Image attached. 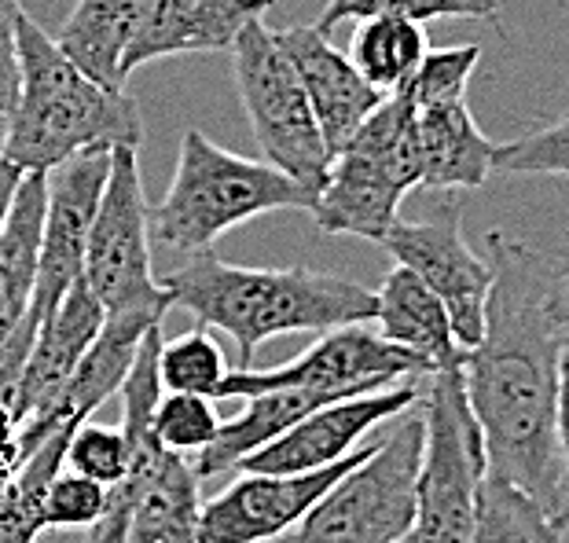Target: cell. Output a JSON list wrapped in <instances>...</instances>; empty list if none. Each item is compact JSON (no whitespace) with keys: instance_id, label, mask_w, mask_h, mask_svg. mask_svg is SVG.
<instances>
[{"instance_id":"cell-3","label":"cell","mask_w":569,"mask_h":543,"mask_svg":"<svg viewBox=\"0 0 569 543\" xmlns=\"http://www.w3.org/2000/svg\"><path fill=\"white\" fill-rule=\"evenodd\" d=\"M140 103L92 81L27 11L19 16V95L8 111L4 159L48 173L84 148H140Z\"/></svg>"},{"instance_id":"cell-30","label":"cell","mask_w":569,"mask_h":543,"mask_svg":"<svg viewBox=\"0 0 569 543\" xmlns=\"http://www.w3.org/2000/svg\"><path fill=\"white\" fill-rule=\"evenodd\" d=\"M103 503H107V489L100 481L59 466L41 496L44 533H52V529H89L103 514Z\"/></svg>"},{"instance_id":"cell-21","label":"cell","mask_w":569,"mask_h":543,"mask_svg":"<svg viewBox=\"0 0 569 543\" xmlns=\"http://www.w3.org/2000/svg\"><path fill=\"white\" fill-rule=\"evenodd\" d=\"M140 11L143 0H78L56 41L92 81L126 89L129 78L122 70V56L140 22Z\"/></svg>"},{"instance_id":"cell-18","label":"cell","mask_w":569,"mask_h":543,"mask_svg":"<svg viewBox=\"0 0 569 543\" xmlns=\"http://www.w3.org/2000/svg\"><path fill=\"white\" fill-rule=\"evenodd\" d=\"M371 323H379V334L386 342L416 353L430 371L463 364V345L452 334L445 301L405 264L386 272L382 286L375 291Z\"/></svg>"},{"instance_id":"cell-7","label":"cell","mask_w":569,"mask_h":543,"mask_svg":"<svg viewBox=\"0 0 569 543\" xmlns=\"http://www.w3.org/2000/svg\"><path fill=\"white\" fill-rule=\"evenodd\" d=\"M422 460L416 481V540L467 543L475 525L478 485L486 477L478 422L470 415L459 368H438L422 379Z\"/></svg>"},{"instance_id":"cell-22","label":"cell","mask_w":569,"mask_h":543,"mask_svg":"<svg viewBox=\"0 0 569 543\" xmlns=\"http://www.w3.org/2000/svg\"><path fill=\"white\" fill-rule=\"evenodd\" d=\"M467 543H566V517L551 514L526 489L486 470Z\"/></svg>"},{"instance_id":"cell-29","label":"cell","mask_w":569,"mask_h":543,"mask_svg":"<svg viewBox=\"0 0 569 543\" xmlns=\"http://www.w3.org/2000/svg\"><path fill=\"white\" fill-rule=\"evenodd\" d=\"M63 466L84 474L92 481H100L103 489L118 485L129 470V449H126V433L122 426H103V422L84 419L74 426L63 452Z\"/></svg>"},{"instance_id":"cell-2","label":"cell","mask_w":569,"mask_h":543,"mask_svg":"<svg viewBox=\"0 0 569 543\" xmlns=\"http://www.w3.org/2000/svg\"><path fill=\"white\" fill-rule=\"evenodd\" d=\"M159 283L199 328L232 338L243 364L269 338L323 334L375 316V291L353 280L312 269H247L221 261L213 250L188 253V261Z\"/></svg>"},{"instance_id":"cell-9","label":"cell","mask_w":569,"mask_h":543,"mask_svg":"<svg viewBox=\"0 0 569 543\" xmlns=\"http://www.w3.org/2000/svg\"><path fill=\"white\" fill-rule=\"evenodd\" d=\"M148 207L137 148H111V165H107L81 261V280L100 301L103 316L173 309V298L154 280Z\"/></svg>"},{"instance_id":"cell-17","label":"cell","mask_w":569,"mask_h":543,"mask_svg":"<svg viewBox=\"0 0 569 543\" xmlns=\"http://www.w3.org/2000/svg\"><path fill=\"white\" fill-rule=\"evenodd\" d=\"M100 328H103L100 301L92 298L84 280H78L59 298V305L38 323V331H33V345L27 353V364H22L19 393H16L19 422L44 412L56 401V393L74 375L78 360L92 345V338L100 334Z\"/></svg>"},{"instance_id":"cell-11","label":"cell","mask_w":569,"mask_h":543,"mask_svg":"<svg viewBox=\"0 0 569 543\" xmlns=\"http://www.w3.org/2000/svg\"><path fill=\"white\" fill-rule=\"evenodd\" d=\"M379 247L390 250L397 264L416 272L445 301L456 342L470 349L486 323V294L492 283L489 258H478L463 239V207L452 195L430 221H397L386 228Z\"/></svg>"},{"instance_id":"cell-24","label":"cell","mask_w":569,"mask_h":543,"mask_svg":"<svg viewBox=\"0 0 569 543\" xmlns=\"http://www.w3.org/2000/svg\"><path fill=\"white\" fill-rule=\"evenodd\" d=\"M228 360L224 349L217 345V338L210 334V328H196L184 331L173 342L159 345V382L162 390L173 393H199L210 396L221 385V379L228 375Z\"/></svg>"},{"instance_id":"cell-28","label":"cell","mask_w":569,"mask_h":543,"mask_svg":"<svg viewBox=\"0 0 569 543\" xmlns=\"http://www.w3.org/2000/svg\"><path fill=\"white\" fill-rule=\"evenodd\" d=\"M478 63H481V44H456V48H438V52L430 48L401 92L408 95L416 111L433 103L467 100V84Z\"/></svg>"},{"instance_id":"cell-31","label":"cell","mask_w":569,"mask_h":543,"mask_svg":"<svg viewBox=\"0 0 569 543\" xmlns=\"http://www.w3.org/2000/svg\"><path fill=\"white\" fill-rule=\"evenodd\" d=\"M19 16L22 0H0V107L11 111L19 95Z\"/></svg>"},{"instance_id":"cell-15","label":"cell","mask_w":569,"mask_h":543,"mask_svg":"<svg viewBox=\"0 0 569 543\" xmlns=\"http://www.w3.org/2000/svg\"><path fill=\"white\" fill-rule=\"evenodd\" d=\"M272 41L280 44L287 63L306 89V100L312 107V118L320 125L327 154H338V148L353 137L357 125L379 107L386 95L357 74L346 52L327 41V33L317 27H283L272 30Z\"/></svg>"},{"instance_id":"cell-6","label":"cell","mask_w":569,"mask_h":543,"mask_svg":"<svg viewBox=\"0 0 569 543\" xmlns=\"http://www.w3.org/2000/svg\"><path fill=\"white\" fill-rule=\"evenodd\" d=\"M422 460L419 401L393 430L346 470L320 500L272 543H397L416 529V481Z\"/></svg>"},{"instance_id":"cell-26","label":"cell","mask_w":569,"mask_h":543,"mask_svg":"<svg viewBox=\"0 0 569 543\" xmlns=\"http://www.w3.org/2000/svg\"><path fill=\"white\" fill-rule=\"evenodd\" d=\"M217 426H221V415H217L210 396H199V393L166 390L159 393V401L151 408L154 441L180 455H196L199 449H206V444L213 441Z\"/></svg>"},{"instance_id":"cell-34","label":"cell","mask_w":569,"mask_h":543,"mask_svg":"<svg viewBox=\"0 0 569 543\" xmlns=\"http://www.w3.org/2000/svg\"><path fill=\"white\" fill-rule=\"evenodd\" d=\"M397 543H419V540H416V533H408L405 540H397Z\"/></svg>"},{"instance_id":"cell-5","label":"cell","mask_w":569,"mask_h":543,"mask_svg":"<svg viewBox=\"0 0 569 543\" xmlns=\"http://www.w3.org/2000/svg\"><path fill=\"white\" fill-rule=\"evenodd\" d=\"M416 188V107L397 89L338 148L309 213L323 235H353L379 243L386 228L397 221L405 195Z\"/></svg>"},{"instance_id":"cell-14","label":"cell","mask_w":569,"mask_h":543,"mask_svg":"<svg viewBox=\"0 0 569 543\" xmlns=\"http://www.w3.org/2000/svg\"><path fill=\"white\" fill-rule=\"evenodd\" d=\"M111 148H84L44 173V221L38 253V286H33L30 316L44 320L70 286L81 280L84 239L100 202Z\"/></svg>"},{"instance_id":"cell-19","label":"cell","mask_w":569,"mask_h":543,"mask_svg":"<svg viewBox=\"0 0 569 543\" xmlns=\"http://www.w3.org/2000/svg\"><path fill=\"white\" fill-rule=\"evenodd\" d=\"M419 137V188L430 191H463L486 184L492 173L496 143L478 129L467 100L433 103L416 111Z\"/></svg>"},{"instance_id":"cell-32","label":"cell","mask_w":569,"mask_h":543,"mask_svg":"<svg viewBox=\"0 0 569 543\" xmlns=\"http://www.w3.org/2000/svg\"><path fill=\"white\" fill-rule=\"evenodd\" d=\"M19 180H22V169L16 162H8L4 154H0V228H4V217H8L11 199H16Z\"/></svg>"},{"instance_id":"cell-25","label":"cell","mask_w":569,"mask_h":543,"mask_svg":"<svg viewBox=\"0 0 569 543\" xmlns=\"http://www.w3.org/2000/svg\"><path fill=\"white\" fill-rule=\"evenodd\" d=\"M371 16H397L411 22L430 19H496L500 0H331L320 19L312 22L317 30L331 33L335 22L346 19H371Z\"/></svg>"},{"instance_id":"cell-4","label":"cell","mask_w":569,"mask_h":543,"mask_svg":"<svg viewBox=\"0 0 569 543\" xmlns=\"http://www.w3.org/2000/svg\"><path fill=\"white\" fill-rule=\"evenodd\" d=\"M276 210L309 213L312 195L272 162L217 148L206 132L188 129L169 191L148 207V232L177 253H199L213 250L232 228Z\"/></svg>"},{"instance_id":"cell-27","label":"cell","mask_w":569,"mask_h":543,"mask_svg":"<svg viewBox=\"0 0 569 543\" xmlns=\"http://www.w3.org/2000/svg\"><path fill=\"white\" fill-rule=\"evenodd\" d=\"M492 173L507 177H569V148H566V118H551L526 137L492 148Z\"/></svg>"},{"instance_id":"cell-16","label":"cell","mask_w":569,"mask_h":543,"mask_svg":"<svg viewBox=\"0 0 569 543\" xmlns=\"http://www.w3.org/2000/svg\"><path fill=\"white\" fill-rule=\"evenodd\" d=\"M272 4L276 0H143L140 22L122 56L126 78L159 59L228 52L247 22L264 19Z\"/></svg>"},{"instance_id":"cell-8","label":"cell","mask_w":569,"mask_h":543,"mask_svg":"<svg viewBox=\"0 0 569 543\" xmlns=\"http://www.w3.org/2000/svg\"><path fill=\"white\" fill-rule=\"evenodd\" d=\"M228 52H232L239 103H243L250 132L258 140L264 162L283 169L317 202L331 154L323 148L320 125L312 118V107L295 67L287 63L280 44L272 41V30L264 27V19L247 22Z\"/></svg>"},{"instance_id":"cell-20","label":"cell","mask_w":569,"mask_h":543,"mask_svg":"<svg viewBox=\"0 0 569 543\" xmlns=\"http://www.w3.org/2000/svg\"><path fill=\"white\" fill-rule=\"evenodd\" d=\"M44 221V173H22L0 228V342L33 305Z\"/></svg>"},{"instance_id":"cell-33","label":"cell","mask_w":569,"mask_h":543,"mask_svg":"<svg viewBox=\"0 0 569 543\" xmlns=\"http://www.w3.org/2000/svg\"><path fill=\"white\" fill-rule=\"evenodd\" d=\"M4 140H8V111L0 107V151H4Z\"/></svg>"},{"instance_id":"cell-23","label":"cell","mask_w":569,"mask_h":543,"mask_svg":"<svg viewBox=\"0 0 569 543\" xmlns=\"http://www.w3.org/2000/svg\"><path fill=\"white\" fill-rule=\"evenodd\" d=\"M357 22L360 27L353 33V44H349V63L357 67V74L382 95L405 89L422 56L430 52L422 22L397 16H371Z\"/></svg>"},{"instance_id":"cell-1","label":"cell","mask_w":569,"mask_h":543,"mask_svg":"<svg viewBox=\"0 0 569 543\" xmlns=\"http://www.w3.org/2000/svg\"><path fill=\"white\" fill-rule=\"evenodd\" d=\"M486 247L492 264L486 323L459 364L486 470L566 517V264L503 232H489Z\"/></svg>"},{"instance_id":"cell-10","label":"cell","mask_w":569,"mask_h":543,"mask_svg":"<svg viewBox=\"0 0 569 543\" xmlns=\"http://www.w3.org/2000/svg\"><path fill=\"white\" fill-rule=\"evenodd\" d=\"M411 375H430V368L416 353L386 342L379 331H368L365 323H342V328L323 331L320 342L309 345L290 364L269 371H250L243 364L239 371H228L213 390V401L250 396L261 390H309L342 401V396L386 390Z\"/></svg>"},{"instance_id":"cell-12","label":"cell","mask_w":569,"mask_h":543,"mask_svg":"<svg viewBox=\"0 0 569 543\" xmlns=\"http://www.w3.org/2000/svg\"><path fill=\"white\" fill-rule=\"evenodd\" d=\"M422 379L411 375L386 390L342 396V401L312 408L309 415H301L295 426H287L280 438L261 444L258 452H250L247 460H239L236 470H261V474H301V470H320L338 460H346L349 452L360 449V441L386 419H397L419 401Z\"/></svg>"},{"instance_id":"cell-13","label":"cell","mask_w":569,"mask_h":543,"mask_svg":"<svg viewBox=\"0 0 569 543\" xmlns=\"http://www.w3.org/2000/svg\"><path fill=\"white\" fill-rule=\"evenodd\" d=\"M375 449L360 444L346 460L301 474H261V470H236V481L221 496L199 506V543H272L280 540L327 485H335L349 466L360 463Z\"/></svg>"}]
</instances>
